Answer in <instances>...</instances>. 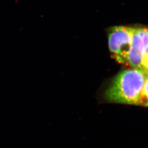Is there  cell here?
Masks as SVG:
<instances>
[{"label":"cell","mask_w":148,"mask_h":148,"mask_svg":"<svg viewBox=\"0 0 148 148\" xmlns=\"http://www.w3.org/2000/svg\"><path fill=\"white\" fill-rule=\"evenodd\" d=\"M148 74L140 69L124 70L113 79L105 93L111 103L140 106L143 87Z\"/></svg>","instance_id":"obj_1"},{"label":"cell","mask_w":148,"mask_h":148,"mask_svg":"<svg viewBox=\"0 0 148 148\" xmlns=\"http://www.w3.org/2000/svg\"><path fill=\"white\" fill-rule=\"evenodd\" d=\"M133 31L134 27L118 26L112 27L109 32V50L112 56L120 63L127 65Z\"/></svg>","instance_id":"obj_2"},{"label":"cell","mask_w":148,"mask_h":148,"mask_svg":"<svg viewBox=\"0 0 148 148\" xmlns=\"http://www.w3.org/2000/svg\"><path fill=\"white\" fill-rule=\"evenodd\" d=\"M148 43V28L134 27L132 41L127 57V65L140 69L143 51Z\"/></svg>","instance_id":"obj_3"},{"label":"cell","mask_w":148,"mask_h":148,"mask_svg":"<svg viewBox=\"0 0 148 148\" xmlns=\"http://www.w3.org/2000/svg\"><path fill=\"white\" fill-rule=\"evenodd\" d=\"M140 69L148 74V43L142 53Z\"/></svg>","instance_id":"obj_4"},{"label":"cell","mask_w":148,"mask_h":148,"mask_svg":"<svg viewBox=\"0 0 148 148\" xmlns=\"http://www.w3.org/2000/svg\"><path fill=\"white\" fill-rule=\"evenodd\" d=\"M140 106H148V77L143 87Z\"/></svg>","instance_id":"obj_5"}]
</instances>
